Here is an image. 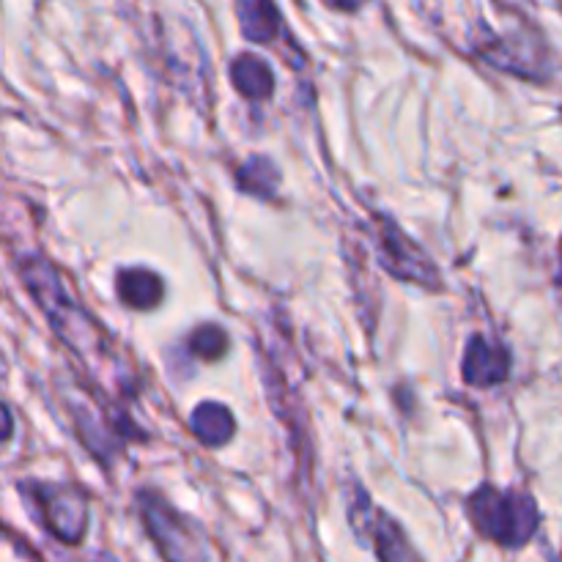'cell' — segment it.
Wrapping results in <instances>:
<instances>
[{
  "label": "cell",
  "instance_id": "cell-1",
  "mask_svg": "<svg viewBox=\"0 0 562 562\" xmlns=\"http://www.w3.org/2000/svg\"><path fill=\"white\" fill-rule=\"evenodd\" d=\"M467 510L477 532L499 547H525L538 530V508L530 494L483 486L472 494Z\"/></svg>",
  "mask_w": 562,
  "mask_h": 562
},
{
  "label": "cell",
  "instance_id": "cell-2",
  "mask_svg": "<svg viewBox=\"0 0 562 562\" xmlns=\"http://www.w3.org/2000/svg\"><path fill=\"white\" fill-rule=\"evenodd\" d=\"M31 492L44 527L64 543H80L88 525L86 497L77 488L58 483H33Z\"/></svg>",
  "mask_w": 562,
  "mask_h": 562
},
{
  "label": "cell",
  "instance_id": "cell-3",
  "mask_svg": "<svg viewBox=\"0 0 562 562\" xmlns=\"http://www.w3.org/2000/svg\"><path fill=\"white\" fill-rule=\"evenodd\" d=\"M140 514L146 521V530L151 532L154 543L159 552L170 560H190V558H206L203 549H198L195 532L192 525L181 514H176L168 503L157 497V494H140Z\"/></svg>",
  "mask_w": 562,
  "mask_h": 562
},
{
  "label": "cell",
  "instance_id": "cell-4",
  "mask_svg": "<svg viewBox=\"0 0 562 562\" xmlns=\"http://www.w3.org/2000/svg\"><path fill=\"white\" fill-rule=\"evenodd\" d=\"M379 250H382V261L390 272H395L404 280H417L423 285L437 283V269L423 258V252L395 228V223L382 220V231H379Z\"/></svg>",
  "mask_w": 562,
  "mask_h": 562
},
{
  "label": "cell",
  "instance_id": "cell-5",
  "mask_svg": "<svg viewBox=\"0 0 562 562\" xmlns=\"http://www.w3.org/2000/svg\"><path fill=\"white\" fill-rule=\"evenodd\" d=\"M510 373V355L503 344L494 340L477 338L470 340L464 355V379L475 387H494V384L505 382Z\"/></svg>",
  "mask_w": 562,
  "mask_h": 562
},
{
  "label": "cell",
  "instance_id": "cell-6",
  "mask_svg": "<svg viewBox=\"0 0 562 562\" xmlns=\"http://www.w3.org/2000/svg\"><path fill=\"white\" fill-rule=\"evenodd\" d=\"M115 291H119L121 302L135 311H148V307H157L165 296V285L159 280L157 272H148V269L135 267L124 269L115 278Z\"/></svg>",
  "mask_w": 562,
  "mask_h": 562
},
{
  "label": "cell",
  "instance_id": "cell-7",
  "mask_svg": "<svg viewBox=\"0 0 562 562\" xmlns=\"http://www.w3.org/2000/svg\"><path fill=\"white\" fill-rule=\"evenodd\" d=\"M236 16L245 38L261 44H272L283 25L274 0H236Z\"/></svg>",
  "mask_w": 562,
  "mask_h": 562
},
{
  "label": "cell",
  "instance_id": "cell-8",
  "mask_svg": "<svg viewBox=\"0 0 562 562\" xmlns=\"http://www.w3.org/2000/svg\"><path fill=\"white\" fill-rule=\"evenodd\" d=\"M190 428L201 445H206V448H223L234 437L236 423L234 415L223 404H209L206 401V404H201L192 412Z\"/></svg>",
  "mask_w": 562,
  "mask_h": 562
},
{
  "label": "cell",
  "instance_id": "cell-9",
  "mask_svg": "<svg viewBox=\"0 0 562 562\" xmlns=\"http://www.w3.org/2000/svg\"><path fill=\"white\" fill-rule=\"evenodd\" d=\"M231 80H234L236 91L247 99H267L274 91L272 69L258 55H239L231 64Z\"/></svg>",
  "mask_w": 562,
  "mask_h": 562
},
{
  "label": "cell",
  "instance_id": "cell-10",
  "mask_svg": "<svg viewBox=\"0 0 562 562\" xmlns=\"http://www.w3.org/2000/svg\"><path fill=\"white\" fill-rule=\"evenodd\" d=\"M371 532L373 538V549H376V554L382 560H409L415 558V552H412L409 547H406V538L404 532H401V527L395 525L393 519H387V516L379 514L376 519H371L366 525V536Z\"/></svg>",
  "mask_w": 562,
  "mask_h": 562
},
{
  "label": "cell",
  "instance_id": "cell-11",
  "mask_svg": "<svg viewBox=\"0 0 562 562\" xmlns=\"http://www.w3.org/2000/svg\"><path fill=\"white\" fill-rule=\"evenodd\" d=\"M236 179H239L241 192H247V195H258V198H272V192L278 190L280 184L278 168H274L272 159L267 157L247 159V162L239 168V173H236Z\"/></svg>",
  "mask_w": 562,
  "mask_h": 562
},
{
  "label": "cell",
  "instance_id": "cell-12",
  "mask_svg": "<svg viewBox=\"0 0 562 562\" xmlns=\"http://www.w3.org/2000/svg\"><path fill=\"white\" fill-rule=\"evenodd\" d=\"M225 349H228V335H225V329L214 327V324H203V327H198L192 333L190 351L198 360H220L225 355Z\"/></svg>",
  "mask_w": 562,
  "mask_h": 562
},
{
  "label": "cell",
  "instance_id": "cell-13",
  "mask_svg": "<svg viewBox=\"0 0 562 562\" xmlns=\"http://www.w3.org/2000/svg\"><path fill=\"white\" fill-rule=\"evenodd\" d=\"M11 431H14V417H11L9 406L0 401V445H5L11 439Z\"/></svg>",
  "mask_w": 562,
  "mask_h": 562
},
{
  "label": "cell",
  "instance_id": "cell-14",
  "mask_svg": "<svg viewBox=\"0 0 562 562\" xmlns=\"http://www.w3.org/2000/svg\"><path fill=\"white\" fill-rule=\"evenodd\" d=\"M329 9H338V11H357L366 0H324Z\"/></svg>",
  "mask_w": 562,
  "mask_h": 562
},
{
  "label": "cell",
  "instance_id": "cell-15",
  "mask_svg": "<svg viewBox=\"0 0 562 562\" xmlns=\"http://www.w3.org/2000/svg\"><path fill=\"white\" fill-rule=\"evenodd\" d=\"M5 373H9V362H5V355L0 351V382L5 379Z\"/></svg>",
  "mask_w": 562,
  "mask_h": 562
},
{
  "label": "cell",
  "instance_id": "cell-16",
  "mask_svg": "<svg viewBox=\"0 0 562 562\" xmlns=\"http://www.w3.org/2000/svg\"><path fill=\"white\" fill-rule=\"evenodd\" d=\"M560 258H562V241H560Z\"/></svg>",
  "mask_w": 562,
  "mask_h": 562
}]
</instances>
